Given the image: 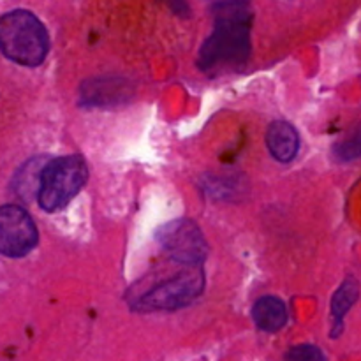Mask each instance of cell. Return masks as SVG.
I'll return each mask as SVG.
<instances>
[{"instance_id": "9c48e42d", "label": "cell", "mask_w": 361, "mask_h": 361, "mask_svg": "<svg viewBox=\"0 0 361 361\" xmlns=\"http://www.w3.org/2000/svg\"><path fill=\"white\" fill-rule=\"evenodd\" d=\"M252 319L263 331L275 334L288 323V309L277 296H263L254 303Z\"/></svg>"}, {"instance_id": "277c9868", "label": "cell", "mask_w": 361, "mask_h": 361, "mask_svg": "<svg viewBox=\"0 0 361 361\" xmlns=\"http://www.w3.org/2000/svg\"><path fill=\"white\" fill-rule=\"evenodd\" d=\"M204 289L203 267H183L166 281L157 282L136 296V310H176L190 305Z\"/></svg>"}, {"instance_id": "5bb4252c", "label": "cell", "mask_w": 361, "mask_h": 361, "mask_svg": "<svg viewBox=\"0 0 361 361\" xmlns=\"http://www.w3.org/2000/svg\"><path fill=\"white\" fill-rule=\"evenodd\" d=\"M217 6H229V4H247V0H210Z\"/></svg>"}, {"instance_id": "7a4b0ae2", "label": "cell", "mask_w": 361, "mask_h": 361, "mask_svg": "<svg viewBox=\"0 0 361 361\" xmlns=\"http://www.w3.org/2000/svg\"><path fill=\"white\" fill-rule=\"evenodd\" d=\"M0 51L25 67H37L49 51V35L37 16L23 9L0 16Z\"/></svg>"}, {"instance_id": "8fae6325", "label": "cell", "mask_w": 361, "mask_h": 361, "mask_svg": "<svg viewBox=\"0 0 361 361\" xmlns=\"http://www.w3.org/2000/svg\"><path fill=\"white\" fill-rule=\"evenodd\" d=\"M286 361H326L324 358L323 351L316 345H296V348L289 349L288 356H286Z\"/></svg>"}, {"instance_id": "4fadbf2b", "label": "cell", "mask_w": 361, "mask_h": 361, "mask_svg": "<svg viewBox=\"0 0 361 361\" xmlns=\"http://www.w3.org/2000/svg\"><path fill=\"white\" fill-rule=\"evenodd\" d=\"M166 4H168L176 14H187V11H189L187 9L185 0H166Z\"/></svg>"}, {"instance_id": "ba28073f", "label": "cell", "mask_w": 361, "mask_h": 361, "mask_svg": "<svg viewBox=\"0 0 361 361\" xmlns=\"http://www.w3.org/2000/svg\"><path fill=\"white\" fill-rule=\"evenodd\" d=\"M267 147L279 162H291L300 150V136L295 126L284 120L271 122L267 129Z\"/></svg>"}, {"instance_id": "3957f363", "label": "cell", "mask_w": 361, "mask_h": 361, "mask_svg": "<svg viewBox=\"0 0 361 361\" xmlns=\"http://www.w3.org/2000/svg\"><path fill=\"white\" fill-rule=\"evenodd\" d=\"M88 180L87 162L80 155L56 157L42 166L37 203L44 212H59L71 203Z\"/></svg>"}, {"instance_id": "6da1fadb", "label": "cell", "mask_w": 361, "mask_h": 361, "mask_svg": "<svg viewBox=\"0 0 361 361\" xmlns=\"http://www.w3.org/2000/svg\"><path fill=\"white\" fill-rule=\"evenodd\" d=\"M215 28L200 51V67L203 71L240 67L250 55V27L252 14L247 4L217 6Z\"/></svg>"}, {"instance_id": "7c38bea8", "label": "cell", "mask_w": 361, "mask_h": 361, "mask_svg": "<svg viewBox=\"0 0 361 361\" xmlns=\"http://www.w3.org/2000/svg\"><path fill=\"white\" fill-rule=\"evenodd\" d=\"M335 152H337V157H341L342 161H351V159L358 157V155H361V136L344 141V143L335 148Z\"/></svg>"}, {"instance_id": "8992f818", "label": "cell", "mask_w": 361, "mask_h": 361, "mask_svg": "<svg viewBox=\"0 0 361 361\" xmlns=\"http://www.w3.org/2000/svg\"><path fill=\"white\" fill-rule=\"evenodd\" d=\"M37 242V228L27 210L18 204L0 207V254L23 257L35 249Z\"/></svg>"}, {"instance_id": "5b68a950", "label": "cell", "mask_w": 361, "mask_h": 361, "mask_svg": "<svg viewBox=\"0 0 361 361\" xmlns=\"http://www.w3.org/2000/svg\"><path fill=\"white\" fill-rule=\"evenodd\" d=\"M162 249L183 267H201L208 256V243L200 226L189 219L164 224L157 231Z\"/></svg>"}, {"instance_id": "52a82bcc", "label": "cell", "mask_w": 361, "mask_h": 361, "mask_svg": "<svg viewBox=\"0 0 361 361\" xmlns=\"http://www.w3.org/2000/svg\"><path fill=\"white\" fill-rule=\"evenodd\" d=\"M129 85L123 80L115 78H95L92 81H85L81 87V101L90 106H111L116 102H123L129 97L127 90Z\"/></svg>"}, {"instance_id": "30bf717a", "label": "cell", "mask_w": 361, "mask_h": 361, "mask_svg": "<svg viewBox=\"0 0 361 361\" xmlns=\"http://www.w3.org/2000/svg\"><path fill=\"white\" fill-rule=\"evenodd\" d=\"M360 295V284L355 279H348L331 300V317H334V330H331V337H338L344 326V317L349 312L355 302L358 300Z\"/></svg>"}]
</instances>
